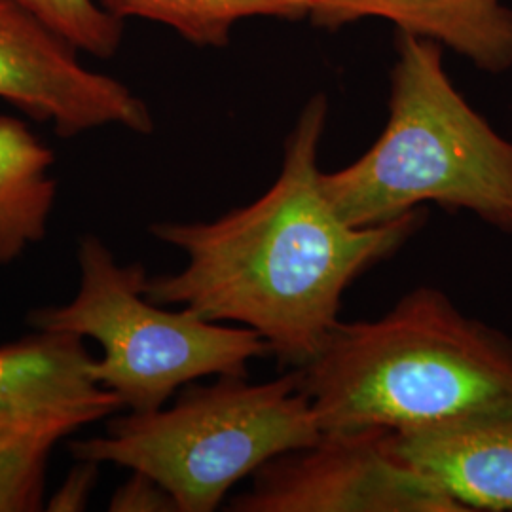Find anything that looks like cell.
<instances>
[{
	"mask_svg": "<svg viewBox=\"0 0 512 512\" xmlns=\"http://www.w3.org/2000/svg\"><path fill=\"white\" fill-rule=\"evenodd\" d=\"M329 105L313 95L285 141L283 167L255 202L207 222H158L150 234L186 256L175 274L148 275L156 304L255 330L289 370L308 365L340 323L342 298L425 222L420 209L351 226L323 190L317 158Z\"/></svg>",
	"mask_w": 512,
	"mask_h": 512,
	"instance_id": "cell-1",
	"label": "cell"
},
{
	"mask_svg": "<svg viewBox=\"0 0 512 512\" xmlns=\"http://www.w3.org/2000/svg\"><path fill=\"white\" fill-rule=\"evenodd\" d=\"M321 431H406L512 399V338L418 287L296 368Z\"/></svg>",
	"mask_w": 512,
	"mask_h": 512,
	"instance_id": "cell-2",
	"label": "cell"
},
{
	"mask_svg": "<svg viewBox=\"0 0 512 512\" xmlns=\"http://www.w3.org/2000/svg\"><path fill=\"white\" fill-rule=\"evenodd\" d=\"M395 46L384 131L357 162L321 175L325 194L351 226L437 203L512 234L511 141L454 88L439 42L399 31Z\"/></svg>",
	"mask_w": 512,
	"mask_h": 512,
	"instance_id": "cell-3",
	"label": "cell"
},
{
	"mask_svg": "<svg viewBox=\"0 0 512 512\" xmlns=\"http://www.w3.org/2000/svg\"><path fill=\"white\" fill-rule=\"evenodd\" d=\"M321 435L293 368L260 384L249 374H220L184 385L171 406L116 416L107 435L76 440L71 454L147 473L179 512H213L241 480Z\"/></svg>",
	"mask_w": 512,
	"mask_h": 512,
	"instance_id": "cell-4",
	"label": "cell"
},
{
	"mask_svg": "<svg viewBox=\"0 0 512 512\" xmlns=\"http://www.w3.org/2000/svg\"><path fill=\"white\" fill-rule=\"evenodd\" d=\"M80 287L71 302L31 311L37 330L92 338L101 359L92 380L129 412H152L184 385L220 374H249L251 361L270 355L255 330L215 323L186 308L156 304L145 293L141 264H120L92 234L78 245Z\"/></svg>",
	"mask_w": 512,
	"mask_h": 512,
	"instance_id": "cell-5",
	"label": "cell"
},
{
	"mask_svg": "<svg viewBox=\"0 0 512 512\" xmlns=\"http://www.w3.org/2000/svg\"><path fill=\"white\" fill-rule=\"evenodd\" d=\"M387 431H325L268 461L234 512H463L435 482L385 448Z\"/></svg>",
	"mask_w": 512,
	"mask_h": 512,
	"instance_id": "cell-6",
	"label": "cell"
},
{
	"mask_svg": "<svg viewBox=\"0 0 512 512\" xmlns=\"http://www.w3.org/2000/svg\"><path fill=\"white\" fill-rule=\"evenodd\" d=\"M0 99L61 137L109 126L145 135L154 129L143 99L88 69L76 48L18 0H0Z\"/></svg>",
	"mask_w": 512,
	"mask_h": 512,
	"instance_id": "cell-7",
	"label": "cell"
},
{
	"mask_svg": "<svg viewBox=\"0 0 512 512\" xmlns=\"http://www.w3.org/2000/svg\"><path fill=\"white\" fill-rule=\"evenodd\" d=\"M385 448L435 482L463 512L512 511V399L452 420L387 433Z\"/></svg>",
	"mask_w": 512,
	"mask_h": 512,
	"instance_id": "cell-8",
	"label": "cell"
},
{
	"mask_svg": "<svg viewBox=\"0 0 512 512\" xmlns=\"http://www.w3.org/2000/svg\"><path fill=\"white\" fill-rule=\"evenodd\" d=\"M310 18L327 29L385 18L399 31L465 55L482 71L512 67V10L499 0H311Z\"/></svg>",
	"mask_w": 512,
	"mask_h": 512,
	"instance_id": "cell-9",
	"label": "cell"
},
{
	"mask_svg": "<svg viewBox=\"0 0 512 512\" xmlns=\"http://www.w3.org/2000/svg\"><path fill=\"white\" fill-rule=\"evenodd\" d=\"M93 357L84 340L37 330L0 346V414L88 412L97 420L124 406L90 374Z\"/></svg>",
	"mask_w": 512,
	"mask_h": 512,
	"instance_id": "cell-10",
	"label": "cell"
},
{
	"mask_svg": "<svg viewBox=\"0 0 512 512\" xmlns=\"http://www.w3.org/2000/svg\"><path fill=\"white\" fill-rule=\"evenodd\" d=\"M54 152L18 118L0 116V264L42 241L54 209Z\"/></svg>",
	"mask_w": 512,
	"mask_h": 512,
	"instance_id": "cell-11",
	"label": "cell"
},
{
	"mask_svg": "<svg viewBox=\"0 0 512 512\" xmlns=\"http://www.w3.org/2000/svg\"><path fill=\"white\" fill-rule=\"evenodd\" d=\"M95 421L74 410L0 414V512L40 511L55 444Z\"/></svg>",
	"mask_w": 512,
	"mask_h": 512,
	"instance_id": "cell-12",
	"label": "cell"
},
{
	"mask_svg": "<svg viewBox=\"0 0 512 512\" xmlns=\"http://www.w3.org/2000/svg\"><path fill=\"white\" fill-rule=\"evenodd\" d=\"M114 18H139L171 27L202 48H224L234 25L247 18L300 19L311 0H97Z\"/></svg>",
	"mask_w": 512,
	"mask_h": 512,
	"instance_id": "cell-13",
	"label": "cell"
},
{
	"mask_svg": "<svg viewBox=\"0 0 512 512\" xmlns=\"http://www.w3.org/2000/svg\"><path fill=\"white\" fill-rule=\"evenodd\" d=\"M82 54L110 57L122 44V19L97 0H18Z\"/></svg>",
	"mask_w": 512,
	"mask_h": 512,
	"instance_id": "cell-14",
	"label": "cell"
},
{
	"mask_svg": "<svg viewBox=\"0 0 512 512\" xmlns=\"http://www.w3.org/2000/svg\"><path fill=\"white\" fill-rule=\"evenodd\" d=\"M112 512H179L171 492L156 478L141 471H131L128 480L116 488L110 499Z\"/></svg>",
	"mask_w": 512,
	"mask_h": 512,
	"instance_id": "cell-15",
	"label": "cell"
},
{
	"mask_svg": "<svg viewBox=\"0 0 512 512\" xmlns=\"http://www.w3.org/2000/svg\"><path fill=\"white\" fill-rule=\"evenodd\" d=\"M99 463L80 461L46 503V511L80 512L88 507L99 476Z\"/></svg>",
	"mask_w": 512,
	"mask_h": 512,
	"instance_id": "cell-16",
	"label": "cell"
}]
</instances>
